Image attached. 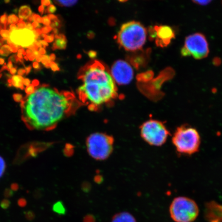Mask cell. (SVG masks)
Wrapping results in <instances>:
<instances>
[{"mask_svg":"<svg viewBox=\"0 0 222 222\" xmlns=\"http://www.w3.org/2000/svg\"><path fill=\"white\" fill-rule=\"evenodd\" d=\"M25 74H26V71L24 69H20L19 71H18V74L21 76L25 75Z\"/></svg>","mask_w":222,"mask_h":222,"instance_id":"8d00e7d4","label":"cell"},{"mask_svg":"<svg viewBox=\"0 0 222 222\" xmlns=\"http://www.w3.org/2000/svg\"><path fill=\"white\" fill-rule=\"evenodd\" d=\"M32 68L31 66H28L27 67H25L26 75H28V74H29V73H30V71L32 70Z\"/></svg>","mask_w":222,"mask_h":222,"instance_id":"c3c4849f","label":"cell"},{"mask_svg":"<svg viewBox=\"0 0 222 222\" xmlns=\"http://www.w3.org/2000/svg\"><path fill=\"white\" fill-rule=\"evenodd\" d=\"M32 66L35 70H40L41 69V66L37 62H34L32 64Z\"/></svg>","mask_w":222,"mask_h":222,"instance_id":"e575fe53","label":"cell"},{"mask_svg":"<svg viewBox=\"0 0 222 222\" xmlns=\"http://www.w3.org/2000/svg\"><path fill=\"white\" fill-rule=\"evenodd\" d=\"M169 212L176 222H192L198 218L199 208L196 202L190 198L178 196L172 201Z\"/></svg>","mask_w":222,"mask_h":222,"instance_id":"8992f818","label":"cell"},{"mask_svg":"<svg viewBox=\"0 0 222 222\" xmlns=\"http://www.w3.org/2000/svg\"><path fill=\"white\" fill-rule=\"evenodd\" d=\"M26 54H27V55H30L31 54H32V52L30 49H27L26 51Z\"/></svg>","mask_w":222,"mask_h":222,"instance_id":"91938a15","label":"cell"},{"mask_svg":"<svg viewBox=\"0 0 222 222\" xmlns=\"http://www.w3.org/2000/svg\"><path fill=\"white\" fill-rule=\"evenodd\" d=\"M17 27L20 30L26 28V23L23 21V20L22 19H20V20H19V22L17 23Z\"/></svg>","mask_w":222,"mask_h":222,"instance_id":"f546056e","label":"cell"},{"mask_svg":"<svg viewBox=\"0 0 222 222\" xmlns=\"http://www.w3.org/2000/svg\"><path fill=\"white\" fill-rule=\"evenodd\" d=\"M42 63L43 64L45 67L49 68L51 66V60L49 59V56L48 55H43L42 60H41Z\"/></svg>","mask_w":222,"mask_h":222,"instance_id":"ffe728a7","label":"cell"},{"mask_svg":"<svg viewBox=\"0 0 222 222\" xmlns=\"http://www.w3.org/2000/svg\"><path fill=\"white\" fill-rule=\"evenodd\" d=\"M41 4L42 5L44 6H49L51 4H52V2L51 1H49V0H42L41 1Z\"/></svg>","mask_w":222,"mask_h":222,"instance_id":"836d02e7","label":"cell"},{"mask_svg":"<svg viewBox=\"0 0 222 222\" xmlns=\"http://www.w3.org/2000/svg\"><path fill=\"white\" fill-rule=\"evenodd\" d=\"M21 103L22 119L28 129L51 131L75 111L74 96L69 91L59 92L43 84Z\"/></svg>","mask_w":222,"mask_h":222,"instance_id":"6da1fadb","label":"cell"},{"mask_svg":"<svg viewBox=\"0 0 222 222\" xmlns=\"http://www.w3.org/2000/svg\"><path fill=\"white\" fill-rule=\"evenodd\" d=\"M26 56H27V57L28 58V59L30 60V61H34L35 59V57L34 56L33 53H32L31 54L26 55Z\"/></svg>","mask_w":222,"mask_h":222,"instance_id":"60d3db41","label":"cell"},{"mask_svg":"<svg viewBox=\"0 0 222 222\" xmlns=\"http://www.w3.org/2000/svg\"><path fill=\"white\" fill-rule=\"evenodd\" d=\"M35 91V88L34 86L32 84H30V86H27L25 88V92L28 95H30L32 94H34Z\"/></svg>","mask_w":222,"mask_h":222,"instance_id":"603a6c76","label":"cell"},{"mask_svg":"<svg viewBox=\"0 0 222 222\" xmlns=\"http://www.w3.org/2000/svg\"><path fill=\"white\" fill-rule=\"evenodd\" d=\"M41 37L44 38L46 42H52L54 41V34H51L50 35H47L45 34H41Z\"/></svg>","mask_w":222,"mask_h":222,"instance_id":"d4e9b609","label":"cell"},{"mask_svg":"<svg viewBox=\"0 0 222 222\" xmlns=\"http://www.w3.org/2000/svg\"><path fill=\"white\" fill-rule=\"evenodd\" d=\"M111 76L114 81L120 85H125L131 82L134 76L132 67L127 62L118 60L111 68Z\"/></svg>","mask_w":222,"mask_h":222,"instance_id":"9c48e42d","label":"cell"},{"mask_svg":"<svg viewBox=\"0 0 222 222\" xmlns=\"http://www.w3.org/2000/svg\"><path fill=\"white\" fill-rule=\"evenodd\" d=\"M11 31L10 30H2L0 32V35L4 39L7 40L10 37V35L11 33Z\"/></svg>","mask_w":222,"mask_h":222,"instance_id":"cb8c5ba5","label":"cell"},{"mask_svg":"<svg viewBox=\"0 0 222 222\" xmlns=\"http://www.w3.org/2000/svg\"><path fill=\"white\" fill-rule=\"evenodd\" d=\"M34 21L35 22L40 23L42 22V18L39 15L35 13L34 15Z\"/></svg>","mask_w":222,"mask_h":222,"instance_id":"1f68e13d","label":"cell"},{"mask_svg":"<svg viewBox=\"0 0 222 222\" xmlns=\"http://www.w3.org/2000/svg\"><path fill=\"white\" fill-rule=\"evenodd\" d=\"M47 16H48V17H49L51 20L53 21L54 22L58 21V18H57V17H56V15L51 14V15H49Z\"/></svg>","mask_w":222,"mask_h":222,"instance_id":"74e56055","label":"cell"},{"mask_svg":"<svg viewBox=\"0 0 222 222\" xmlns=\"http://www.w3.org/2000/svg\"><path fill=\"white\" fill-rule=\"evenodd\" d=\"M12 79V86L16 88H19L21 90H24V84L23 80L24 78L22 76L19 75H15L11 77Z\"/></svg>","mask_w":222,"mask_h":222,"instance_id":"9a60e30c","label":"cell"},{"mask_svg":"<svg viewBox=\"0 0 222 222\" xmlns=\"http://www.w3.org/2000/svg\"><path fill=\"white\" fill-rule=\"evenodd\" d=\"M77 1H54L55 4L61 6H65V7H71L74 5L76 3Z\"/></svg>","mask_w":222,"mask_h":222,"instance_id":"e0dca14e","label":"cell"},{"mask_svg":"<svg viewBox=\"0 0 222 222\" xmlns=\"http://www.w3.org/2000/svg\"><path fill=\"white\" fill-rule=\"evenodd\" d=\"M79 95L91 109H95L114 99L116 85L110 73L102 64L95 62L86 67L81 76Z\"/></svg>","mask_w":222,"mask_h":222,"instance_id":"7a4b0ae2","label":"cell"},{"mask_svg":"<svg viewBox=\"0 0 222 222\" xmlns=\"http://www.w3.org/2000/svg\"><path fill=\"white\" fill-rule=\"evenodd\" d=\"M32 27L34 28V29H39V28H40L41 27V25H40L39 23H38L37 22H34L32 23Z\"/></svg>","mask_w":222,"mask_h":222,"instance_id":"d590c367","label":"cell"},{"mask_svg":"<svg viewBox=\"0 0 222 222\" xmlns=\"http://www.w3.org/2000/svg\"><path fill=\"white\" fill-rule=\"evenodd\" d=\"M140 135L150 145L160 147L166 143L170 131L162 121L150 119L145 122L140 128Z\"/></svg>","mask_w":222,"mask_h":222,"instance_id":"52a82bcc","label":"cell"},{"mask_svg":"<svg viewBox=\"0 0 222 222\" xmlns=\"http://www.w3.org/2000/svg\"><path fill=\"white\" fill-rule=\"evenodd\" d=\"M19 18L14 14H11L8 16L7 25L18 23L19 22Z\"/></svg>","mask_w":222,"mask_h":222,"instance_id":"d6986e66","label":"cell"},{"mask_svg":"<svg viewBox=\"0 0 222 222\" xmlns=\"http://www.w3.org/2000/svg\"><path fill=\"white\" fill-rule=\"evenodd\" d=\"M52 30V28L51 27V26H46V27H44L43 28H42L41 31H42V33H43V34H48L49 32H51Z\"/></svg>","mask_w":222,"mask_h":222,"instance_id":"4dcf8cb0","label":"cell"},{"mask_svg":"<svg viewBox=\"0 0 222 222\" xmlns=\"http://www.w3.org/2000/svg\"><path fill=\"white\" fill-rule=\"evenodd\" d=\"M172 142L178 153L191 155L199 151L201 139L200 133L195 128L184 124L176 128Z\"/></svg>","mask_w":222,"mask_h":222,"instance_id":"3957f363","label":"cell"},{"mask_svg":"<svg viewBox=\"0 0 222 222\" xmlns=\"http://www.w3.org/2000/svg\"><path fill=\"white\" fill-rule=\"evenodd\" d=\"M49 59H50L51 62L54 61L55 60V59H56V56H55V55L54 54H51L50 56H49Z\"/></svg>","mask_w":222,"mask_h":222,"instance_id":"f5cc1de1","label":"cell"},{"mask_svg":"<svg viewBox=\"0 0 222 222\" xmlns=\"http://www.w3.org/2000/svg\"><path fill=\"white\" fill-rule=\"evenodd\" d=\"M155 35H156V43L161 47L167 46L172 40L175 38L173 30L167 25L155 26Z\"/></svg>","mask_w":222,"mask_h":222,"instance_id":"8fae6325","label":"cell"},{"mask_svg":"<svg viewBox=\"0 0 222 222\" xmlns=\"http://www.w3.org/2000/svg\"><path fill=\"white\" fill-rule=\"evenodd\" d=\"M32 85L34 86L35 87V86H38L39 85V81L37 79H35L34 80L32 81Z\"/></svg>","mask_w":222,"mask_h":222,"instance_id":"ee69618b","label":"cell"},{"mask_svg":"<svg viewBox=\"0 0 222 222\" xmlns=\"http://www.w3.org/2000/svg\"><path fill=\"white\" fill-rule=\"evenodd\" d=\"M23 84L24 86H28L30 85V81L29 79H24V80H23Z\"/></svg>","mask_w":222,"mask_h":222,"instance_id":"ab89813d","label":"cell"},{"mask_svg":"<svg viewBox=\"0 0 222 222\" xmlns=\"http://www.w3.org/2000/svg\"><path fill=\"white\" fill-rule=\"evenodd\" d=\"M17 57H18L19 59H20V60H23V59L22 57V55L20 54H17Z\"/></svg>","mask_w":222,"mask_h":222,"instance_id":"6f0895ef","label":"cell"},{"mask_svg":"<svg viewBox=\"0 0 222 222\" xmlns=\"http://www.w3.org/2000/svg\"><path fill=\"white\" fill-rule=\"evenodd\" d=\"M38 10L39 11L40 13H41V15H43L44 12L45 11V6H44L41 5L38 8Z\"/></svg>","mask_w":222,"mask_h":222,"instance_id":"f35d334b","label":"cell"},{"mask_svg":"<svg viewBox=\"0 0 222 222\" xmlns=\"http://www.w3.org/2000/svg\"><path fill=\"white\" fill-rule=\"evenodd\" d=\"M2 74H1L0 73V78H1V77H2Z\"/></svg>","mask_w":222,"mask_h":222,"instance_id":"be15d7a7","label":"cell"},{"mask_svg":"<svg viewBox=\"0 0 222 222\" xmlns=\"http://www.w3.org/2000/svg\"><path fill=\"white\" fill-rule=\"evenodd\" d=\"M14 100L17 103H21L23 99V96L20 94H14L13 95Z\"/></svg>","mask_w":222,"mask_h":222,"instance_id":"4316f807","label":"cell"},{"mask_svg":"<svg viewBox=\"0 0 222 222\" xmlns=\"http://www.w3.org/2000/svg\"><path fill=\"white\" fill-rule=\"evenodd\" d=\"M10 47L8 45H3L0 49V55L3 56H8L11 53Z\"/></svg>","mask_w":222,"mask_h":222,"instance_id":"ac0fdd59","label":"cell"},{"mask_svg":"<svg viewBox=\"0 0 222 222\" xmlns=\"http://www.w3.org/2000/svg\"><path fill=\"white\" fill-rule=\"evenodd\" d=\"M7 66L8 69H9V70H10V69H12V68H13V62H12L10 61H8V63Z\"/></svg>","mask_w":222,"mask_h":222,"instance_id":"816d5d0a","label":"cell"},{"mask_svg":"<svg viewBox=\"0 0 222 222\" xmlns=\"http://www.w3.org/2000/svg\"><path fill=\"white\" fill-rule=\"evenodd\" d=\"M18 30V27H17V26L15 25V24H10V31L13 32V31H14V30Z\"/></svg>","mask_w":222,"mask_h":222,"instance_id":"b9f144b4","label":"cell"},{"mask_svg":"<svg viewBox=\"0 0 222 222\" xmlns=\"http://www.w3.org/2000/svg\"><path fill=\"white\" fill-rule=\"evenodd\" d=\"M114 138L104 133L96 132L88 137L86 142L89 154L97 161H104L110 156L113 151Z\"/></svg>","mask_w":222,"mask_h":222,"instance_id":"5b68a950","label":"cell"},{"mask_svg":"<svg viewBox=\"0 0 222 222\" xmlns=\"http://www.w3.org/2000/svg\"><path fill=\"white\" fill-rule=\"evenodd\" d=\"M34 14H35L34 13H32L30 17H29L28 18V21H30V22H32V21H33V20H34Z\"/></svg>","mask_w":222,"mask_h":222,"instance_id":"db71d44e","label":"cell"},{"mask_svg":"<svg viewBox=\"0 0 222 222\" xmlns=\"http://www.w3.org/2000/svg\"><path fill=\"white\" fill-rule=\"evenodd\" d=\"M112 222H136L134 217L130 213L123 212L115 215Z\"/></svg>","mask_w":222,"mask_h":222,"instance_id":"7c38bea8","label":"cell"},{"mask_svg":"<svg viewBox=\"0 0 222 222\" xmlns=\"http://www.w3.org/2000/svg\"><path fill=\"white\" fill-rule=\"evenodd\" d=\"M5 63V60L3 58H0V65H3Z\"/></svg>","mask_w":222,"mask_h":222,"instance_id":"9f6ffc18","label":"cell"},{"mask_svg":"<svg viewBox=\"0 0 222 222\" xmlns=\"http://www.w3.org/2000/svg\"><path fill=\"white\" fill-rule=\"evenodd\" d=\"M4 2H5V3H10V1H5Z\"/></svg>","mask_w":222,"mask_h":222,"instance_id":"6125c7cd","label":"cell"},{"mask_svg":"<svg viewBox=\"0 0 222 222\" xmlns=\"http://www.w3.org/2000/svg\"><path fill=\"white\" fill-rule=\"evenodd\" d=\"M56 7L54 5L51 4L45 10V13H53L56 11Z\"/></svg>","mask_w":222,"mask_h":222,"instance_id":"484cf974","label":"cell"},{"mask_svg":"<svg viewBox=\"0 0 222 222\" xmlns=\"http://www.w3.org/2000/svg\"><path fill=\"white\" fill-rule=\"evenodd\" d=\"M50 67H51V69H52V71L54 72L55 71H59V69L58 67L57 64L54 62H51V66Z\"/></svg>","mask_w":222,"mask_h":222,"instance_id":"d6a6232c","label":"cell"},{"mask_svg":"<svg viewBox=\"0 0 222 222\" xmlns=\"http://www.w3.org/2000/svg\"><path fill=\"white\" fill-rule=\"evenodd\" d=\"M26 28L28 29L29 30H34V28L32 26V24L30 22L26 23Z\"/></svg>","mask_w":222,"mask_h":222,"instance_id":"7bdbcfd3","label":"cell"},{"mask_svg":"<svg viewBox=\"0 0 222 222\" xmlns=\"http://www.w3.org/2000/svg\"><path fill=\"white\" fill-rule=\"evenodd\" d=\"M208 43L205 35L195 33L188 35L185 39V44L181 49L183 57L192 56L195 59L206 58L209 54Z\"/></svg>","mask_w":222,"mask_h":222,"instance_id":"ba28073f","label":"cell"},{"mask_svg":"<svg viewBox=\"0 0 222 222\" xmlns=\"http://www.w3.org/2000/svg\"><path fill=\"white\" fill-rule=\"evenodd\" d=\"M193 2L195 4L199 5L205 6L209 4L211 1H193Z\"/></svg>","mask_w":222,"mask_h":222,"instance_id":"f1b7e54d","label":"cell"},{"mask_svg":"<svg viewBox=\"0 0 222 222\" xmlns=\"http://www.w3.org/2000/svg\"><path fill=\"white\" fill-rule=\"evenodd\" d=\"M52 210L55 212L58 215H65L66 213V208L61 202H58L55 204L52 207Z\"/></svg>","mask_w":222,"mask_h":222,"instance_id":"2e32d148","label":"cell"},{"mask_svg":"<svg viewBox=\"0 0 222 222\" xmlns=\"http://www.w3.org/2000/svg\"><path fill=\"white\" fill-rule=\"evenodd\" d=\"M39 52L40 54L42 55H45L46 54V51L44 48H42V47L40 48Z\"/></svg>","mask_w":222,"mask_h":222,"instance_id":"681fc988","label":"cell"},{"mask_svg":"<svg viewBox=\"0 0 222 222\" xmlns=\"http://www.w3.org/2000/svg\"><path fill=\"white\" fill-rule=\"evenodd\" d=\"M32 53H33V54L34 55V56H35V57L37 56H39L40 55L39 52L38 51H34V52H32Z\"/></svg>","mask_w":222,"mask_h":222,"instance_id":"11a10c76","label":"cell"},{"mask_svg":"<svg viewBox=\"0 0 222 222\" xmlns=\"http://www.w3.org/2000/svg\"><path fill=\"white\" fill-rule=\"evenodd\" d=\"M7 19L8 16L6 13H4L3 15L0 17V23L4 25V30H5L7 25Z\"/></svg>","mask_w":222,"mask_h":222,"instance_id":"7402d4cb","label":"cell"},{"mask_svg":"<svg viewBox=\"0 0 222 222\" xmlns=\"http://www.w3.org/2000/svg\"><path fill=\"white\" fill-rule=\"evenodd\" d=\"M10 38L13 44L23 47H28L35 40V35L33 32L27 28L11 32Z\"/></svg>","mask_w":222,"mask_h":222,"instance_id":"30bf717a","label":"cell"},{"mask_svg":"<svg viewBox=\"0 0 222 222\" xmlns=\"http://www.w3.org/2000/svg\"><path fill=\"white\" fill-rule=\"evenodd\" d=\"M32 10L27 5L21 6L19 10V17L22 20H27L32 15Z\"/></svg>","mask_w":222,"mask_h":222,"instance_id":"5bb4252c","label":"cell"},{"mask_svg":"<svg viewBox=\"0 0 222 222\" xmlns=\"http://www.w3.org/2000/svg\"><path fill=\"white\" fill-rule=\"evenodd\" d=\"M146 28L136 21L123 24L118 33V43L127 51H135L141 49L146 42Z\"/></svg>","mask_w":222,"mask_h":222,"instance_id":"277c9868","label":"cell"},{"mask_svg":"<svg viewBox=\"0 0 222 222\" xmlns=\"http://www.w3.org/2000/svg\"><path fill=\"white\" fill-rule=\"evenodd\" d=\"M35 30H36V32H37L39 35H41V34H42V31H41V30H40L39 28V29Z\"/></svg>","mask_w":222,"mask_h":222,"instance_id":"680465c9","label":"cell"},{"mask_svg":"<svg viewBox=\"0 0 222 222\" xmlns=\"http://www.w3.org/2000/svg\"><path fill=\"white\" fill-rule=\"evenodd\" d=\"M18 54H20L23 55H24V56H26V55H27L26 52L25 51L24 49H19L18 51Z\"/></svg>","mask_w":222,"mask_h":222,"instance_id":"f6af8a7d","label":"cell"},{"mask_svg":"<svg viewBox=\"0 0 222 222\" xmlns=\"http://www.w3.org/2000/svg\"><path fill=\"white\" fill-rule=\"evenodd\" d=\"M6 170V163L4 159L0 156V178L3 176Z\"/></svg>","mask_w":222,"mask_h":222,"instance_id":"44dd1931","label":"cell"},{"mask_svg":"<svg viewBox=\"0 0 222 222\" xmlns=\"http://www.w3.org/2000/svg\"><path fill=\"white\" fill-rule=\"evenodd\" d=\"M24 58L25 59V60H26V61H27V60H28V58H27V56H24Z\"/></svg>","mask_w":222,"mask_h":222,"instance_id":"94428289","label":"cell"},{"mask_svg":"<svg viewBox=\"0 0 222 222\" xmlns=\"http://www.w3.org/2000/svg\"><path fill=\"white\" fill-rule=\"evenodd\" d=\"M10 71L11 75H14L15 73H17V67H13Z\"/></svg>","mask_w":222,"mask_h":222,"instance_id":"bcb514c9","label":"cell"},{"mask_svg":"<svg viewBox=\"0 0 222 222\" xmlns=\"http://www.w3.org/2000/svg\"><path fill=\"white\" fill-rule=\"evenodd\" d=\"M56 40L55 43L53 44L52 49L53 50H55L56 49H66V38L64 35H55Z\"/></svg>","mask_w":222,"mask_h":222,"instance_id":"4fadbf2b","label":"cell"},{"mask_svg":"<svg viewBox=\"0 0 222 222\" xmlns=\"http://www.w3.org/2000/svg\"><path fill=\"white\" fill-rule=\"evenodd\" d=\"M39 41L40 42V43H41V44L43 45V46H44V49H45L46 47L49 46V44H48L47 42H46L45 40H40Z\"/></svg>","mask_w":222,"mask_h":222,"instance_id":"7dc6e473","label":"cell"},{"mask_svg":"<svg viewBox=\"0 0 222 222\" xmlns=\"http://www.w3.org/2000/svg\"><path fill=\"white\" fill-rule=\"evenodd\" d=\"M42 57H43V55L40 54L39 56H37V57H35V60H36V61H37V62H41V60H42Z\"/></svg>","mask_w":222,"mask_h":222,"instance_id":"f907efd6","label":"cell"},{"mask_svg":"<svg viewBox=\"0 0 222 222\" xmlns=\"http://www.w3.org/2000/svg\"><path fill=\"white\" fill-rule=\"evenodd\" d=\"M42 18V23L46 26H49L51 24V20L49 19L47 15L44 16Z\"/></svg>","mask_w":222,"mask_h":222,"instance_id":"83f0119b","label":"cell"}]
</instances>
